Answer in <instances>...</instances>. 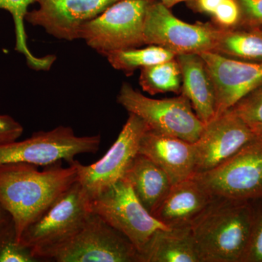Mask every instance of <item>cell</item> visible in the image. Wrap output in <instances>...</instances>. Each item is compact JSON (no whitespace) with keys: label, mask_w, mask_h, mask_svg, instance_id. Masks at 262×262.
<instances>
[{"label":"cell","mask_w":262,"mask_h":262,"mask_svg":"<svg viewBox=\"0 0 262 262\" xmlns=\"http://www.w3.org/2000/svg\"><path fill=\"white\" fill-rule=\"evenodd\" d=\"M122 178L130 184L139 201L151 215L172 186L167 174L152 160L139 153Z\"/></svg>","instance_id":"d6986e66"},{"label":"cell","mask_w":262,"mask_h":262,"mask_svg":"<svg viewBox=\"0 0 262 262\" xmlns=\"http://www.w3.org/2000/svg\"><path fill=\"white\" fill-rule=\"evenodd\" d=\"M220 29L212 22L182 21L161 2L153 0L146 10L144 42L165 48L176 56L201 55L213 51Z\"/></svg>","instance_id":"30bf717a"},{"label":"cell","mask_w":262,"mask_h":262,"mask_svg":"<svg viewBox=\"0 0 262 262\" xmlns=\"http://www.w3.org/2000/svg\"><path fill=\"white\" fill-rule=\"evenodd\" d=\"M253 216L249 201L215 198L191 225L201 262H242Z\"/></svg>","instance_id":"7a4b0ae2"},{"label":"cell","mask_w":262,"mask_h":262,"mask_svg":"<svg viewBox=\"0 0 262 262\" xmlns=\"http://www.w3.org/2000/svg\"><path fill=\"white\" fill-rule=\"evenodd\" d=\"M32 255L39 261L141 262L139 251L132 243L94 213L65 242Z\"/></svg>","instance_id":"3957f363"},{"label":"cell","mask_w":262,"mask_h":262,"mask_svg":"<svg viewBox=\"0 0 262 262\" xmlns=\"http://www.w3.org/2000/svg\"><path fill=\"white\" fill-rule=\"evenodd\" d=\"M182 82V72L177 58L141 69L139 84L143 91L151 96L168 92L181 94Z\"/></svg>","instance_id":"44dd1931"},{"label":"cell","mask_w":262,"mask_h":262,"mask_svg":"<svg viewBox=\"0 0 262 262\" xmlns=\"http://www.w3.org/2000/svg\"><path fill=\"white\" fill-rule=\"evenodd\" d=\"M139 254L141 262H201L191 227L157 231Z\"/></svg>","instance_id":"ac0fdd59"},{"label":"cell","mask_w":262,"mask_h":262,"mask_svg":"<svg viewBox=\"0 0 262 262\" xmlns=\"http://www.w3.org/2000/svg\"><path fill=\"white\" fill-rule=\"evenodd\" d=\"M241 10L239 27H262V0H237Z\"/></svg>","instance_id":"83f0119b"},{"label":"cell","mask_w":262,"mask_h":262,"mask_svg":"<svg viewBox=\"0 0 262 262\" xmlns=\"http://www.w3.org/2000/svg\"><path fill=\"white\" fill-rule=\"evenodd\" d=\"M182 72V94L192 104L198 118L206 124L215 115V90L201 55L176 56Z\"/></svg>","instance_id":"e0dca14e"},{"label":"cell","mask_w":262,"mask_h":262,"mask_svg":"<svg viewBox=\"0 0 262 262\" xmlns=\"http://www.w3.org/2000/svg\"><path fill=\"white\" fill-rule=\"evenodd\" d=\"M24 133V127L13 117L0 115V145L18 140Z\"/></svg>","instance_id":"f1b7e54d"},{"label":"cell","mask_w":262,"mask_h":262,"mask_svg":"<svg viewBox=\"0 0 262 262\" xmlns=\"http://www.w3.org/2000/svg\"><path fill=\"white\" fill-rule=\"evenodd\" d=\"M213 198L262 199V136L215 168L192 176Z\"/></svg>","instance_id":"52a82bcc"},{"label":"cell","mask_w":262,"mask_h":262,"mask_svg":"<svg viewBox=\"0 0 262 262\" xmlns=\"http://www.w3.org/2000/svg\"><path fill=\"white\" fill-rule=\"evenodd\" d=\"M37 3V0H0V9L9 12L15 24V51L23 54L29 67L35 70H49L56 58L48 56L39 58L34 56L27 46V34L24 20L28 13L29 5Z\"/></svg>","instance_id":"7402d4cb"},{"label":"cell","mask_w":262,"mask_h":262,"mask_svg":"<svg viewBox=\"0 0 262 262\" xmlns=\"http://www.w3.org/2000/svg\"><path fill=\"white\" fill-rule=\"evenodd\" d=\"M100 144V135L78 136L72 127H57L34 133L26 140L0 145V165L25 163L46 167L63 160L71 164L77 155L97 152Z\"/></svg>","instance_id":"ba28073f"},{"label":"cell","mask_w":262,"mask_h":262,"mask_svg":"<svg viewBox=\"0 0 262 262\" xmlns=\"http://www.w3.org/2000/svg\"><path fill=\"white\" fill-rule=\"evenodd\" d=\"M201 56L214 86L215 117L232 108L262 84V61H239L213 52Z\"/></svg>","instance_id":"5bb4252c"},{"label":"cell","mask_w":262,"mask_h":262,"mask_svg":"<svg viewBox=\"0 0 262 262\" xmlns=\"http://www.w3.org/2000/svg\"><path fill=\"white\" fill-rule=\"evenodd\" d=\"M29 248L18 244L14 223L0 232V262H36Z\"/></svg>","instance_id":"484cf974"},{"label":"cell","mask_w":262,"mask_h":262,"mask_svg":"<svg viewBox=\"0 0 262 262\" xmlns=\"http://www.w3.org/2000/svg\"><path fill=\"white\" fill-rule=\"evenodd\" d=\"M117 101L129 113L140 117L151 130L189 142H196L204 127L190 101L183 94L177 97L153 99L125 82Z\"/></svg>","instance_id":"8992f818"},{"label":"cell","mask_w":262,"mask_h":262,"mask_svg":"<svg viewBox=\"0 0 262 262\" xmlns=\"http://www.w3.org/2000/svg\"><path fill=\"white\" fill-rule=\"evenodd\" d=\"M153 0H120L88 22L80 39L103 56L140 48L144 42L146 10Z\"/></svg>","instance_id":"277c9868"},{"label":"cell","mask_w":262,"mask_h":262,"mask_svg":"<svg viewBox=\"0 0 262 262\" xmlns=\"http://www.w3.org/2000/svg\"><path fill=\"white\" fill-rule=\"evenodd\" d=\"M149 127L134 114L129 113L117 140L98 161L84 165L77 160V182L90 200L97 198L124 177L127 168L139 153L141 137ZM70 165V164H69Z\"/></svg>","instance_id":"8fae6325"},{"label":"cell","mask_w":262,"mask_h":262,"mask_svg":"<svg viewBox=\"0 0 262 262\" xmlns=\"http://www.w3.org/2000/svg\"><path fill=\"white\" fill-rule=\"evenodd\" d=\"M76 182L74 164L65 168L59 162L42 171L29 163L0 165V203L13 219L18 243L26 227Z\"/></svg>","instance_id":"6da1fadb"},{"label":"cell","mask_w":262,"mask_h":262,"mask_svg":"<svg viewBox=\"0 0 262 262\" xmlns=\"http://www.w3.org/2000/svg\"></svg>","instance_id":"1f68e13d"},{"label":"cell","mask_w":262,"mask_h":262,"mask_svg":"<svg viewBox=\"0 0 262 262\" xmlns=\"http://www.w3.org/2000/svg\"><path fill=\"white\" fill-rule=\"evenodd\" d=\"M213 53L249 62L262 61V27L220 29Z\"/></svg>","instance_id":"ffe728a7"},{"label":"cell","mask_w":262,"mask_h":262,"mask_svg":"<svg viewBox=\"0 0 262 262\" xmlns=\"http://www.w3.org/2000/svg\"><path fill=\"white\" fill-rule=\"evenodd\" d=\"M163 5L168 7V8H171L174 5L178 4V3H182V2H187L188 0H159Z\"/></svg>","instance_id":"4dcf8cb0"},{"label":"cell","mask_w":262,"mask_h":262,"mask_svg":"<svg viewBox=\"0 0 262 262\" xmlns=\"http://www.w3.org/2000/svg\"><path fill=\"white\" fill-rule=\"evenodd\" d=\"M106 58L115 70L129 75L138 69L170 61L176 58V55L165 48L150 45L145 48H130L113 52Z\"/></svg>","instance_id":"603a6c76"},{"label":"cell","mask_w":262,"mask_h":262,"mask_svg":"<svg viewBox=\"0 0 262 262\" xmlns=\"http://www.w3.org/2000/svg\"><path fill=\"white\" fill-rule=\"evenodd\" d=\"M258 136H262V84L231 108Z\"/></svg>","instance_id":"d4e9b609"},{"label":"cell","mask_w":262,"mask_h":262,"mask_svg":"<svg viewBox=\"0 0 262 262\" xmlns=\"http://www.w3.org/2000/svg\"><path fill=\"white\" fill-rule=\"evenodd\" d=\"M90 208L91 213L126 237L139 252L157 231L169 229L143 206L123 178L91 200Z\"/></svg>","instance_id":"9c48e42d"},{"label":"cell","mask_w":262,"mask_h":262,"mask_svg":"<svg viewBox=\"0 0 262 262\" xmlns=\"http://www.w3.org/2000/svg\"><path fill=\"white\" fill-rule=\"evenodd\" d=\"M139 153L147 157L168 176L172 184L195 173L194 143L148 129L141 137Z\"/></svg>","instance_id":"9a60e30c"},{"label":"cell","mask_w":262,"mask_h":262,"mask_svg":"<svg viewBox=\"0 0 262 262\" xmlns=\"http://www.w3.org/2000/svg\"><path fill=\"white\" fill-rule=\"evenodd\" d=\"M214 198L191 177L172 184L152 215L169 228L191 227Z\"/></svg>","instance_id":"2e32d148"},{"label":"cell","mask_w":262,"mask_h":262,"mask_svg":"<svg viewBox=\"0 0 262 262\" xmlns=\"http://www.w3.org/2000/svg\"><path fill=\"white\" fill-rule=\"evenodd\" d=\"M188 8L195 13L209 15L212 23L219 28L238 27L241 10L237 0H188Z\"/></svg>","instance_id":"cb8c5ba5"},{"label":"cell","mask_w":262,"mask_h":262,"mask_svg":"<svg viewBox=\"0 0 262 262\" xmlns=\"http://www.w3.org/2000/svg\"><path fill=\"white\" fill-rule=\"evenodd\" d=\"M91 200L76 182L24 229L18 243L32 253L65 242L91 215Z\"/></svg>","instance_id":"5b68a950"},{"label":"cell","mask_w":262,"mask_h":262,"mask_svg":"<svg viewBox=\"0 0 262 262\" xmlns=\"http://www.w3.org/2000/svg\"><path fill=\"white\" fill-rule=\"evenodd\" d=\"M13 221L11 215L5 209L4 207L0 203V232L4 230Z\"/></svg>","instance_id":"f546056e"},{"label":"cell","mask_w":262,"mask_h":262,"mask_svg":"<svg viewBox=\"0 0 262 262\" xmlns=\"http://www.w3.org/2000/svg\"><path fill=\"white\" fill-rule=\"evenodd\" d=\"M242 262H262V206L254 208L252 228Z\"/></svg>","instance_id":"4316f807"},{"label":"cell","mask_w":262,"mask_h":262,"mask_svg":"<svg viewBox=\"0 0 262 262\" xmlns=\"http://www.w3.org/2000/svg\"><path fill=\"white\" fill-rule=\"evenodd\" d=\"M120 0H37L38 9L28 11L25 20L48 34L67 41L80 39L81 31Z\"/></svg>","instance_id":"4fadbf2b"},{"label":"cell","mask_w":262,"mask_h":262,"mask_svg":"<svg viewBox=\"0 0 262 262\" xmlns=\"http://www.w3.org/2000/svg\"><path fill=\"white\" fill-rule=\"evenodd\" d=\"M257 135L231 108L204 124L195 148V173L215 168Z\"/></svg>","instance_id":"7c38bea8"}]
</instances>
